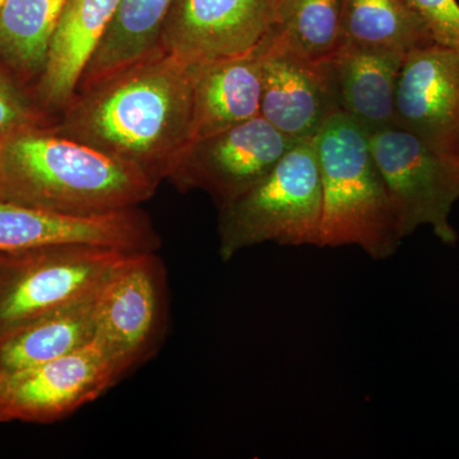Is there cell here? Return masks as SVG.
<instances>
[{
	"label": "cell",
	"mask_w": 459,
	"mask_h": 459,
	"mask_svg": "<svg viewBox=\"0 0 459 459\" xmlns=\"http://www.w3.org/2000/svg\"><path fill=\"white\" fill-rule=\"evenodd\" d=\"M192 68L159 49L77 92L56 131L160 184L192 141Z\"/></svg>",
	"instance_id": "1"
},
{
	"label": "cell",
	"mask_w": 459,
	"mask_h": 459,
	"mask_svg": "<svg viewBox=\"0 0 459 459\" xmlns=\"http://www.w3.org/2000/svg\"><path fill=\"white\" fill-rule=\"evenodd\" d=\"M146 174L56 129L0 142V198L72 216L138 207L155 195Z\"/></svg>",
	"instance_id": "2"
},
{
	"label": "cell",
	"mask_w": 459,
	"mask_h": 459,
	"mask_svg": "<svg viewBox=\"0 0 459 459\" xmlns=\"http://www.w3.org/2000/svg\"><path fill=\"white\" fill-rule=\"evenodd\" d=\"M314 144L323 202L316 247H359L373 261L394 256L403 238L371 152L369 133L338 111Z\"/></svg>",
	"instance_id": "3"
},
{
	"label": "cell",
	"mask_w": 459,
	"mask_h": 459,
	"mask_svg": "<svg viewBox=\"0 0 459 459\" xmlns=\"http://www.w3.org/2000/svg\"><path fill=\"white\" fill-rule=\"evenodd\" d=\"M322 204L314 138L298 142L253 188L219 208L222 261L264 243L318 246Z\"/></svg>",
	"instance_id": "4"
},
{
	"label": "cell",
	"mask_w": 459,
	"mask_h": 459,
	"mask_svg": "<svg viewBox=\"0 0 459 459\" xmlns=\"http://www.w3.org/2000/svg\"><path fill=\"white\" fill-rule=\"evenodd\" d=\"M129 253L89 244L2 253L0 336L42 314L92 298Z\"/></svg>",
	"instance_id": "5"
},
{
	"label": "cell",
	"mask_w": 459,
	"mask_h": 459,
	"mask_svg": "<svg viewBox=\"0 0 459 459\" xmlns=\"http://www.w3.org/2000/svg\"><path fill=\"white\" fill-rule=\"evenodd\" d=\"M369 137L401 238L427 226L444 246L455 247L458 234L451 214L459 201V156L435 150L398 126Z\"/></svg>",
	"instance_id": "6"
},
{
	"label": "cell",
	"mask_w": 459,
	"mask_h": 459,
	"mask_svg": "<svg viewBox=\"0 0 459 459\" xmlns=\"http://www.w3.org/2000/svg\"><path fill=\"white\" fill-rule=\"evenodd\" d=\"M164 263L155 252H133L96 295V338L124 376L150 358L164 331Z\"/></svg>",
	"instance_id": "7"
},
{
	"label": "cell",
	"mask_w": 459,
	"mask_h": 459,
	"mask_svg": "<svg viewBox=\"0 0 459 459\" xmlns=\"http://www.w3.org/2000/svg\"><path fill=\"white\" fill-rule=\"evenodd\" d=\"M295 143L258 115L190 142L169 180L183 192L204 190L220 208L253 188Z\"/></svg>",
	"instance_id": "8"
},
{
	"label": "cell",
	"mask_w": 459,
	"mask_h": 459,
	"mask_svg": "<svg viewBox=\"0 0 459 459\" xmlns=\"http://www.w3.org/2000/svg\"><path fill=\"white\" fill-rule=\"evenodd\" d=\"M98 340L26 369L2 373L0 422H49L101 397L122 377Z\"/></svg>",
	"instance_id": "9"
},
{
	"label": "cell",
	"mask_w": 459,
	"mask_h": 459,
	"mask_svg": "<svg viewBox=\"0 0 459 459\" xmlns=\"http://www.w3.org/2000/svg\"><path fill=\"white\" fill-rule=\"evenodd\" d=\"M281 0H174L160 49L188 65L240 56L270 35Z\"/></svg>",
	"instance_id": "10"
},
{
	"label": "cell",
	"mask_w": 459,
	"mask_h": 459,
	"mask_svg": "<svg viewBox=\"0 0 459 459\" xmlns=\"http://www.w3.org/2000/svg\"><path fill=\"white\" fill-rule=\"evenodd\" d=\"M89 244L124 252H156L161 238L140 208L72 216L0 198V253Z\"/></svg>",
	"instance_id": "11"
},
{
	"label": "cell",
	"mask_w": 459,
	"mask_h": 459,
	"mask_svg": "<svg viewBox=\"0 0 459 459\" xmlns=\"http://www.w3.org/2000/svg\"><path fill=\"white\" fill-rule=\"evenodd\" d=\"M395 126L459 156V51L437 42L411 50L395 89Z\"/></svg>",
	"instance_id": "12"
},
{
	"label": "cell",
	"mask_w": 459,
	"mask_h": 459,
	"mask_svg": "<svg viewBox=\"0 0 459 459\" xmlns=\"http://www.w3.org/2000/svg\"><path fill=\"white\" fill-rule=\"evenodd\" d=\"M338 113L328 62L305 59L270 35L262 59L261 117L292 141L313 140Z\"/></svg>",
	"instance_id": "13"
},
{
	"label": "cell",
	"mask_w": 459,
	"mask_h": 459,
	"mask_svg": "<svg viewBox=\"0 0 459 459\" xmlns=\"http://www.w3.org/2000/svg\"><path fill=\"white\" fill-rule=\"evenodd\" d=\"M263 49L264 41L240 56L190 65L192 141L225 131L261 114Z\"/></svg>",
	"instance_id": "14"
},
{
	"label": "cell",
	"mask_w": 459,
	"mask_h": 459,
	"mask_svg": "<svg viewBox=\"0 0 459 459\" xmlns=\"http://www.w3.org/2000/svg\"><path fill=\"white\" fill-rule=\"evenodd\" d=\"M404 56L343 44L328 60L338 111L368 133L395 126V89Z\"/></svg>",
	"instance_id": "15"
},
{
	"label": "cell",
	"mask_w": 459,
	"mask_h": 459,
	"mask_svg": "<svg viewBox=\"0 0 459 459\" xmlns=\"http://www.w3.org/2000/svg\"><path fill=\"white\" fill-rule=\"evenodd\" d=\"M122 0H66L51 39L39 93L45 105L65 108L77 93L91 56Z\"/></svg>",
	"instance_id": "16"
},
{
	"label": "cell",
	"mask_w": 459,
	"mask_h": 459,
	"mask_svg": "<svg viewBox=\"0 0 459 459\" xmlns=\"http://www.w3.org/2000/svg\"><path fill=\"white\" fill-rule=\"evenodd\" d=\"M96 295L42 314L2 334L0 373L44 364L95 341Z\"/></svg>",
	"instance_id": "17"
},
{
	"label": "cell",
	"mask_w": 459,
	"mask_h": 459,
	"mask_svg": "<svg viewBox=\"0 0 459 459\" xmlns=\"http://www.w3.org/2000/svg\"><path fill=\"white\" fill-rule=\"evenodd\" d=\"M172 3L174 0H122L84 69L77 92L159 50L162 26Z\"/></svg>",
	"instance_id": "18"
},
{
	"label": "cell",
	"mask_w": 459,
	"mask_h": 459,
	"mask_svg": "<svg viewBox=\"0 0 459 459\" xmlns=\"http://www.w3.org/2000/svg\"><path fill=\"white\" fill-rule=\"evenodd\" d=\"M343 44L394 51L411 50L434 42L406 0H341Z\"/></svg>",
	"instance_id": "19"
},
{
	"label": "cell",
	"mask_w": 459,
	"mask_h": 459,
	"mask_svg": "<svg viewBox=\"0 0 459 459\" xmlns=\"http://www.w3.org/2000/svg\"><path fill=\"white\" fill-rule=\"evenodd\" d=\"M66 0H5L0 11V56L17 71L42 72Z\"/></svg>",
	"instance_id": "20"
},
{
	"label": "cell",
	"mask_w": 459,
	"mask_h": 459,
	"mask_svg": "<svg viewBox=\"0 0 459 459\" xmlns=\"http://www.w3.org/2000/svg\"><path fill=\"white\" fill-rule=\"evenodd\" d=\"M271 33L305 59L328 62L343 45L341 0H281Z\"/></svg>",
	"instance_id": "21"
},
{
	"label": "cell",
	"mask_w": 459,
	"mask_h": 459,
	"mask_svg": "<svg viewBox=\"0 0 459 459\" xmlns=\"http://www.w3.org/2000/svg\"><path fill=\"white\" fill-rule=\"evenodd\" d=\"M437 44L459 51L457 0H406Z\"/></svg>",
	"instance_id": "22"
},
{
	"label": "cell",
	"mask_w": 459,
	"mask_h": 459,
	"mask_svg": "<svg viewBox=\"0 0 459 459\" xmlns=\"http://www.w3.org/2000/svg\"><path fill=\"white\" fill-rule=\"evenodd\" d=\"M35 126L36 114L29 100L0 74V142Z\"/></svg>",
	"instance_id": "23"
},
{
	"label": "cell",
	"mask_w": 459,
	"mask_h": 459,
	"mask_svg": "<svg viewBox=\"0 0 459 459\" xmlns=\"http://www.w3.org/2000/svg\"><path fill=\"white\" fill-rule=\"evenodd\" d=\"M5 0H0V11H2L3 5H4Z\"/></svg>",
	"instance_id": "24"
},
{
	"label": "cell",
	"mask_w": 459,
	"mask_h": 459,
	"mask_svg": "<svg viewBox=\"0 0 459 459\" xmlns=\"http://www.w3.org/2000/svg\"><path fill=\"white\" fill-rule=\"evenodd\" d=\"M0 263H2V253H0ZM0 377H2V373H0Z\"/></svg>",
	"instance_id": "25"
}]
</instances>
